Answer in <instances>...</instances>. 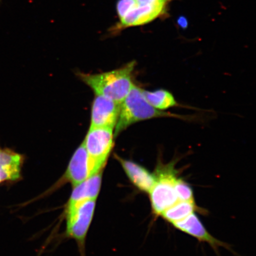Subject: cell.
<instances>
[{
    "label": "cell",
    "mask_w": 256,
    "mask_h": 256,
    "mask_svg": "<svg viewBox=\"0 0 256 256\" xmlns=\"http://www.w3.org/2000/svg\"><path fill=\"white\" fill-rule=\"evenodd\" d=\"M136 64L132 62L113 71L94 74L80 73L79 76L96 95L104 96L121 104L134 86L133 72Z\"/></svg>",
    "instance_id": "cell-1"
},
{
    "label": "cell",
    "mask_w": 256,
    "mask_h": 256,
    "mask_svg": "<svg viewBox=\"0 0 256 256\" xmlns=\"http://www.w3.org/2000/svg\"><path fill=\"white\" fill-rule=\"evenodd\" d=\"M162 117L181 118L178 115L160 110L152 106L144 98L142 89L134 84L120 104L114 136H117L131 124L138 122Z\"/></svg>",
    "instance_id": "cell-2"
},
{
    "label": "cell",
    "mask_w": 256,
    "mask_h": 256,
    "mask_svg": "<svg viewBox=\"0 0 256 256\" xmlns=\"http://www.w3.org/2000/svg\"><path fill=\"white\" fill-rule=\"evenodd\" d=\"M153 174L155 182L149 192L150 198L153 214L159 216L178 201L174 190L178 178L175 162L166 164L158 162Z\"/></svg>",
    "instance_id": "cell-3"
},
{
    "label": "cell",
    "mask_w": 256,
    "mask_h": 256,
    "mask_svg": "<svg viewBox=\"0 0 256 256\" xmlns=\"http://www.w3.org/2000/svg\"><path fill=\"white\" fill-rule=\"evenodd\" d=\"M114 129L90 128L83 142L91 176L102 172L114 146Z\"/></svg>",
    "instance_id": "cell-4"
},
{
    "label": "cell",
    "mask_w": 256,
    "mask_h": 256,
    "mask_svg": "<svg viewBox=\"0 0 256 256\" xmlns=\"http://www.w3.org/2000/svg\"><path fill=\"white\" fill-rule=\"evenodd\" d=\"M172 1L158 0L152 3H140L136 1L132 8L110 28V33L114 35L124 28L146 24L156 18L166 16L168 14V6Z\"/></svg>",
    "instance_id": "cell-5"
},
{
    "label": "cell",
    "mask_w": 256,
    "mask_h": 256,
    "mask_svg": "<svg viewBox=\"0 0 256 256\" xmlns=\"http://www.w3.org/2000/svg\"><path fill=\"white\" fill-rule=\"evenodd\" d=\"M96 200L82 202L66 208V232L80 242H84L94 217Z\"/></svg>",
    "instance_id": "cell-6"
},
{
    "label": "cell",
    "mask_w": 256,
    "mask_h": 256,
    "mask_svg": "<svg viewBox=\"0 0 256 256\" xmlns=\"http://www.w3.org/2000/svg\"><path fill=\"white\" fill-rule=\"evenodd\" d=\"M120 104L104 96L96 95L92 102L90 128L114 130L119 117Z\"/></svg>",
    "instance_id": "cell-7"
},
{
    "label": "cell",
    "mask_w": 256,
    "mask_h": 256,
    "mask_svg": "<svg viewBox=\"0 0 256 256\" xmlns=\"http://www.w3.org/2000/svg\"><path fill=\"white\" fill-rule=\"evenodd\" d=\"M172 224L176 229L194 236L201 242L208 243L215 249L219 247H225L226 246L210 234L194 212L184 219Z\"/></svg>",
    "instance_id": "cell-8"
},
{
    "label": "cell",
    "mask_w": 256,
    "mask_h": 256,
    "mask_svg": "<svg viewBox=\"0 0 256 256\" xmlns=\"http://www.w3.org/2000/svg\"><path fill=\"white\" fill-rule=\"evenodd\" d=\"M91 177L87 152L83 143L76 149L64 175V180L74 186Z\"/></svg>",
    "instance_id": "cell-9"
},
{
    "label": "cell",
    "mask_w": 256,
    "mask_h": 256,
    "mask_svg": "<svg viewBox=\"0 0 256 256\" xmlns=\"http://www.w3.org/2000/svg\"><path fill=\"white\" fill-rule=\"evenodd\" d=\"M130 180L140 191L149 193L155 182L153 174L137 163L116 156Z\"/></svg>",
    "instance_id": "cell-10"
},
{
    "label": "cell",
    "mask_w": 256,
    "mask_h": 256,
    "mask_svg": "<svg viewBox=\"0 0 256 256\" xmlns=\"http://www.w3.org/2000/svg\"><path fill=\"white\" fill-rule=\"evenodd\" d=\"M23 162V156L19 154L0 148V184L19 180Z\"/></svg>",
    "instance_id": "cell-11"
},
{
    "label": "cell",
    "mask_w": 256,
    "mask_h": 256,
    "mask_svg": "<svg viewBox=\"0 0 256 256\" xmlns=\"http://www.w3.org/2000/svg\"><path fill=\"white\" fill-rule=\"evenodd\" d=\"M102 184V172L91 176L80 184L75 186L67 208L72 207L82 202L96 200Z\"/></svg>",
    "instance_id": "cell-12"
},
{
    "label": "cell",
    "mask_w": 256,
    "mask_h": 256,
    "mask_svg": "<svg viewBox=\"0 0 256 256\" xmlns=\"http://www.w3.org/2000/svg\"><path fill=\"white\" fill-rule=\"evenodd\" d=\"M196 210L194 201L178 200L163 212L161 216L168 222L174 224L184 219Z\"/></svg>",
    "instance_id": "cell-13"
},
{
    "label": "cell",
    "mask_w": 256,
    "mask_h": 256,
    "mask_svg": "<svg viewBox=\"0 0 256 256\" xmlns=\"http://www.w3.org/2000/svg\"><path fill=\"white\" fill-rule=\"evenodd\" d=\"M142 92L146 100L156 110H164L178 106L174 96L165 90L160 89L154 92L142 90Z\"/></svg>",
    "instance_id": "cell-14"
},
{
    "label": "cell",
    "mask_w": 256,
    "mask_h": 256,
    "mask_svg": "<svg viewBox=\"0 0 256 256\" xmlns=\"http://www.w3.org/2000/svg\"><path fill=\"white\" fill-rule=\"evenodd\" d=\"M174 190L178 200L194 201L193 190L183 179L176 178Z\"/></svg>",
    "instance_id": "cell-15"
},
{
    "label": "cell",
    "mask_w": 256,
    "mask_h": 256,
    "mask_svg": "<svg viewBox=\"0 0 256 256\" xmlns=\"http://www.w3.org/2000/svg\"><path fill=\"white\" fill-rule=\"evenodd\" d=\"M135 3V0H118L116 9L119 19L122 18L132 8Z\"/></svg>",
    "instance_id": "cell-16"
},
{
    "label": "cell",
    "mask_w": 256,
    "mask_h": 256,
    "mask_svg": "<svg viewBox=\"0 0 256 256\" xmlns=\"http://www.w3.org/2000/svg\"><path fill=\"white\" fill-rule=\"evenodd\" d=\"M178 24L182 28H186L188 26V20L184 16H181L178 18Z\"/></svg>",
    "instance_id": "cell-17"
},
{
    "label": "cell",
    "mask_w": 256,
    "mask_h": 256,
    "mask_svg": "<svg viewBox=\"0 0 256 256\" xmlns=\"http://www.w3.org/2000/svg\"><path fill=\"white\" fill-rule=\"evenodd\" d=\"M138 2L140 3H152L158 1V0H136Z\"/></svg>",
    "instance_id": "cell-18"
},
{
    "label": "cell",
    "mask_w": 256,
    "mask_h": 256,
    "mask_svg": "<svg viewBox=\"0 0 256 256\" xmlns=\"http://www.w3.org/2000/svg\"><path fill=\"white\" fill-rule=\"evenodd\" d=\"M2 0H0V8H1Z\"/></svg>",
    "instance_id": "cell-19"
}]
</instances>
